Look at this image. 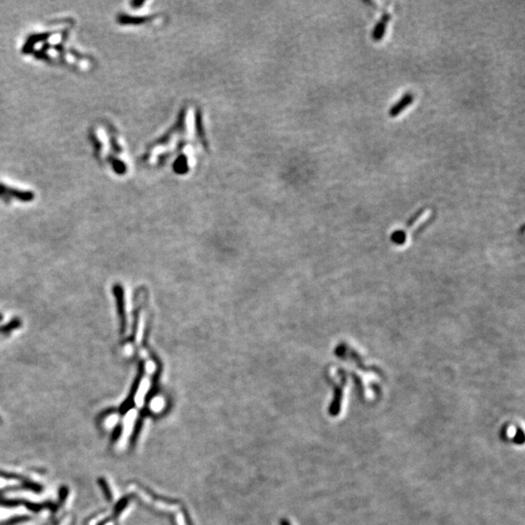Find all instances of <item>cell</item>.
<instances>
[{
	"instance_id": "cell-1",
	"label": "cell",
	"mask_w": 525,
	"mask_h": 525,
	"mask_svg": "<svg viewBox=\"0 0 525 525\" xmlns=\"http://www.w3.org/2000/svg\"><path fill=\"white\" fill-rule=\"evenodd\" d=\"M0 196L4 197V196H7V197H14V198H18V199H21V201H31L32 199V194L29 193V192H21L19 190H16V189H10V188H7L6 186H0Z\"/></svg>"
},
{
	"instance_id": "cell-2",
	"label": "cell",
	"mask_w": 525,
	"mask_h": 525,
	"mask_svg": "<svg viewBox=\"0 0 525 525\" xmlns=\"http://www.w3.org/2000/svg\"><path fill=\"white\" fill-rule=\"evenodd\" d=\"M413 102V95L412 93H406L403 98L400 99L398 103H396L394 106H392L390 111H389V115L391 117H396L398 114L401 113L402 111L409 105L412 104Z\"/></svg>"
},
{
	"instance_id": "cell-3",
	"label": "cell",
	"mask_w": 525,
	"mask_h": 525,
	"mask_svg": "<svg viewBox=\"0 0 525 525\" xmlns=\"http://www.w3.org/2000/svg\"><path fill=\"white\" fill-rule=\"evenodd\" d=\"M389 19H390V16L388 14H383L381 21L376 24L373 31H372V38L374 40L379 41L383 37L384 32H385V30H386L387 21H389Z\"/></svg>"
},
{
	"instance_id": "cell-4",
	"label": "cell",
	"mask_w": 525,
	"mask_h": 525,
	"mask_svg": "<svg viewBox=\"0 0 525 525\" xmlns=\"http://www.w3.org/2000/svg\"><path fill=\"white\" fill-rule=\"evenodd\" d=\"M114 294H115V296H116V301H117V307H118V312H119V315H120V317H121V320H122V326H123V329H124V294H123V290H122V287H120V286H115V287H114Z\"/></svg>"
},
{
	"instance_id": "cell-5",
	"label": "cell",
	"mask_w": 525,
	"mask_h": 525,
	"mask_svg": "<svg viewBox=\"0 0 525 525\" xmlns=\"http://www.w3.org/2000/svg\"><path fill=\"white\" fill-rule=\"evenodd\" d=\"M341 399H342V393L340 389H337L336 390V395H335V399L332 403L331 407H330L329 412L331 415L333 416H336L338 415L340 412V407H341Z\"/></svg>"
},
{
	"instance_id": "cell-6",
	"label": "cell",
	"mask_w": 525,
	"mask_h": 525,
	"mask_svg": "<svg viewBox=\"0 0 525 525\" xmlns=\"http://www.w3.org/2000/svg\"><path fill=\"white\" fill-rule=\"evenodd\" d=\"M175 169L177 172H180V173H184L186 172V170L188 169V166H187V161H186L184 157H181L177 162H176V165H175Z\"/></svg>"
},
{
	"instance_id": "cell-7",
	"label": "cell",
	"mask_w": 525,
	"mask_h": 525,
	"mask_svg": "<svg viewBox=\"0 0 525 525\" xmlns=\"http://www.w3.org/2000/svg\"><path fill=\"white\" fill-rule=\"evenodd\" d=\"M514 441H515V443H517V444H522L523 442H524V433H523V431H522L521 429H518V430L516 431V434H515Z\"/></svg>"
},
{
	"instance_id": "cell-8",
	"label": "cell",
	"mask_w": 525,
	"mask_h": 525,
	"mask_svg": "<svg viewBox=\"0 0 525 525\" xmlns=\"http://www.w3.org/2000/svg\"><path fill=\"white\" fill-rule=\"evenodd\" d=\"M184 518H185L186 525H193L192 519H191L190 515L188 514V512H186V511H184Z\"/></svg>"
},
{
	"instance_id": "cell-9",
	"label": "cell",
	"mask_w": 525,
	"mask_h": 525,
	"mask_svg": "<svg viewBox=\"0 0 525 525\" xmlns=\"http://www.w3.org/2000/svg\"><path fill=\"white\" fill-rule=\"evenodd\" d=\"M280 525H291V524H290V522H289L288 520H287V519H286V518H282V519H281V520H280Z\"/></svg>"
},
{
	"instance_id": "cell-10",
	"label": "cell",
	"mask_w": 525,
	"mask_h": 525,
	"mask_svg": "<svg viewBox=\"0 0 525 525\" xmlns=\"http://www.w3.org/2000/svg\"><path fill=\"white\" fill-rule=\"evenodd\" d=\"M1 318H2V316H1V315H0V320H1Z\"/></svg>"
}]
</instances>
